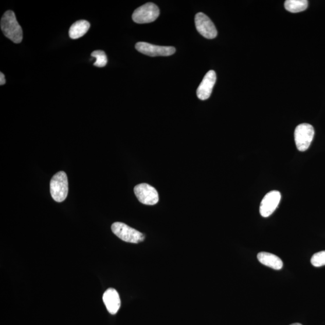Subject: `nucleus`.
<instances>
[{
	"instance_id": "obj_3",
	"label": "nucleus",
	"mask_w": 325,
	"mask_h": 325,
	"mask_svg": "<svg viewBox=\"0 0 325 325\" xmlns=\"http://www.w3.org/2000/svg\"><path fill=\"white\" fill-rule=\"evenodd\" d=\"M112 230L120 239L126 242L139 243L143 242L145 239V236L142 233L122 222L113 224Z\"/></svg>"
},
{
	"instance_id": "obj_14",
	"label": "nucleus",
	"mask_w": 325,
	"mask_h": 325,
	"mask_svg": "<svg viewBox=\"0 0 325 325\" xmlns=\"http://www.w3.org/2000/svg\"><path fill=\"white\" fill-rule=\"evenodd\" d=\"M308 5L309 2L306 0H287L284 4L285 9L292 13L304 11Z\"/></svg>"
},
{
	"instance_id": "obj_15",
	"label": "nucleus",
	"mask_w": 325,
	"mask_h": 325,
	"mask_svg": "<svg viewBox=\"0 0 325 325\" xmlns=\"http://www.w3.org/2000/svg\"><path fill=\"white\" fill-rule=\"evenodd\" d=\"M92 57L96 59V62L94 63V66L100 67L105 66L107 63V58L103 51L96 50L92 52Z\"/></svg>"
},
{
	"instance_id": "obj_6",
	"label": "nucleus",
	"mask_w": 325,
	"mask_h": 325,
	"mask_svg": "<svg viewBox=\"0 0 325 325\" xmlns=\"http://www.w3.org/2000/svg\"><path fill=\"white\" fill-rule=\"evenodd\" d=\"M137 198L141 203L148 206H153L158 202V194L154 187L147 183L140 184L134 189Z\"/></svg>"
},
{
	"instance_id": "obj_7",
	"label": "nucleus",
	"mask_w": 325,
	"mask_h": 325,
	"mask_svg": "<svg viewBox=\"0 0 325 325\" xmlns=\"http://www.w3.org/2000/svg\"><path fill=\"white\" fill-rule=\"evenodd\" d=\"M135 47L139 52L151 57L169 56L174 55L176 51L175 48L173 47H162L143 42L137 43Z\"/></svg>"
},
{
	"instance_id": "obj_11",
	"label": "nucleus",
	"mask_w": 325,
	"mask_h": 325,
	"mask_svg": "<svg viewBox=\"0 0 325 325\" xmlns=\"http://www.w3.org/2000/svg\"><path fill=\"white\" fill-rule=\"evenodd\" d=\"M104 304L109 313L115 314L121 306V300L117 291L114 288H109L105 292L102 297Z\"/></svg>"
},
{
	"instance_id": "obj_13",
	"label": "nucleus",
	"mask_w": 325,
	"mask_h": 325,
	"mask_svg": "<svg viewBox=\"0 0 325 325\" xmlns=\"http://www.w3.org/2000/svg\"><path fill=\"white\" fill-rule=\"evenodd\" d=\"M90 23L85 20H80L74 23L69 30V37L77 40L84 36L90 29Z\"/></svg>"
},
{
	"instance_id": "obj_17",
	"label": "nucleus",
	"mask_w": 325,
	"mask_h": 325,
	"mask_svg": "<svg viewBox=\"0 0 325 325\" xmlns=\"http://www.w3.org/2000/svg\"><path fill=\"white\" fill-rule=\"evenodd\" d=\"M6 83V79L4 74L0 73V85H4Z\"/></svg>"
},
{
	"instance_id": "obj_5",
	"label": "nucleus",
	"mask_w": 325,
	"mask_h": 325,
	"mask_svg": "<svg viewBox=\"0 0 325 325\" xmlns=\"http://www.w3.org/2000/svg\"><path fill=\"white\" fill-rule=\"evenodd\" d=\"M160 15V10L153 3H148L134 10L132 19L137 24H146L153 22Z\"/></svg>"
},
{
	"instance_id": "obj_16",
	"label": "nucleus",
	"mask_w": 325,
	"mask_h": 325,
	"mask_svg": "<svg viewBox=\"0 0 325 325\" xmlns=\"http://www.w3.org/2000/svg\"><path fill=\"white\" fill-rule=\"evenodd\" d=\"M311 263L314 267H321L325 265V250L314 254Z\"/></svg>"
},
{
	"instance_id": "obj_8",
	"label": "nucleus",
	"mask_w": 325,
	"mask_h": 325,
	"mask_svg": "<svg viewBox=\"0 0 325 325\" xmlns=\"http://www.w3.org/2000/svg\"><path fill=\"white\" fill-rule=\"evenodd\" d=\"M195 26L198 32L203 37L212 40L217 37L218 31L214 24L206 15L202 12L197 13L195 17Z\"/></svg>"
},
{
	"instance_id": "obj_12",
	"label": "nucleus",
	"mask_w": 325,
	"mask_h": 325,
	"mask_svg": "<svg viewBox=\"0 0 325 325\" xmlns=\"http://www.w3.org/2000/svg\"><path fill=\"white\" fill-rule=\"evenodd\" d=\"M257 259L264 266L273 268L275 270H280L283 266V263L281 259L273 254L261 252L258 254Z\"/></svg>"
},
{
	"instance_id": "obj_9",
	"label": "nucleus",
	"mask_w": 325,
	"mask_h": 325,
	"mask_svg": "<svg viewBox=\"0 0 325 325\" xmlns=\"http://www.w3.org/2000/svg\"><path fill=\"white\" fill-rule=\"evenodd\" d=\"M281 195L280 192L273 190L266 194L261 201L260 212L264 218H267L274 213L280 203Z\"/></svg>"
},
{
	"instance_id": "obj_1",
	"label": "nucleus",
	"mask_w": 325,
	"mask_h": 325,
	"mask_svg": "<svg viewBox=\"0 0 325 325\" xmlns=\"http://www.w3.org/2000/svg\"><path fill=\"white\" fill-rule=\"evenodd\" d=\"M1 29L5 36L14 43L20 44L22 42V28L16 20L15 14L11 10H8L3 15Z\"/></svg>"
},
{
	"instance_id": "obj_4",
	"label": "nucleus",
	"mask_w": 325,
	"mask_h": 325,
	"mask_svg": "<svg viewBox=\"0 0 325 325\" xmlns=\"http://www.w3.org/2000/svg\"><path fill=\"white\" fill-rule=\"evenodd\" d=\"M314 130L309 123H301L296 127L295 132L296 146L300 151L308 150L314 138Z\"/></svg>"
},
{
	"instance_id": "obj_18",
	"label": "nucleus",
	"mask_w": 325,
	"mask_h": 325,
	"mask_svg": "<svg viewBox=\"0 0 325 325\" xmlns=\"http://www.w3.org/2000/svg\"><path fill=\"white\" fill-rule=\"evenodd\" d=\"M291 325H302V324L298 323H296L292 324Z\"/></svg>"
},
{
	"instance_id": "obj_10",
	"label": "nucleus",
	"mask_w": 325,
	"mask_h": 325,
	"mask_svg": "<svg viewBox=\"0 0 325 325\" xmlns=\"http://www.w3.org/2000/svg\"><path fill=\"white\" fill-rule=\"evenodd\" d=\"M216 81V74L213 70H210L204 76L196 91L197 97L201 100L209 98Z\"/></svg>"
},
{
	"instance_id": "obj_2",
	"label": "nucleus",
	"mask_w": 325,
	"mask_h": 325,
	"mask_svg": "<svg viewBox=\"0 0 325 325\" xmlns=\"http://www.w3.org/2000/svg\"><path fill=\"white\" fill-rule=\"evenodd\" d=\"M50 193L52 199L56 202L61 203L66 200L68 193V180L65 172L60 171L52 176Z\"/></svg>"
}]
</instances>
